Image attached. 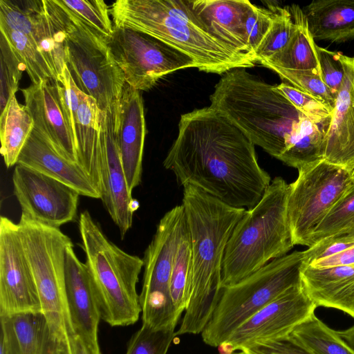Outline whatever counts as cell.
Segmentation results:
<instances>
[{"instance_id": "681fc988", "label": "cell", "mask_w": 354, "mask_h": 354, "mask_svg": "<svg viewBox=\"0 0 354 354\" xmlns=\"http://www.w3.org/2000/svg\"><path fill=\"white\" fill-rule=\"evenodd\" d=\"M0 354H19V352L10 336L1 330Z\"/></svg>"}, {"instance_id": "603a6c76", "label": "cell", "mask_w": 354, "mask_h": 354, "mask_svg": "<svg viewBox=\"0 0 354 354\" xmlns=\"http://www.w3.org/2000/svg\"><path fill=\"white\" fill-rule=\"evenodd\" d=\"M301 281L317 308H334L354 319V266H303Z\"/></svg>"}, {"instance_id": "cb8c5ba5", "label": "cell", "mask_w": 354, "mask_h": 354, "mask_svg": "<svg viewBox=\"0 0 354 354\" xmlns=\"http://www.w3.org/2000/svg\"><path fill=\"white\" fill-rule=\"evenodd\" d=\"M302 10L315 41L354 39V0L313 1Z\"/></svg>"}, {"instance_id": "db71d44e", "label": "cell", "mask_w": 354, "mask_h": 354, "mask_svg": "<svg viewBox=\"0 0 354 354\" xmlns=\"http://www.w3.org/2000/svg\"><path fill=\"white\" fill-rule=\"evenodd\" d=\"M64 354H66V350H65V353H64Z\"/></svg>"}, {"instance_id": "5bb4252c", "label": "cell", "mask_w": 354, "mask_h": 354, "mask_svg": "<svg viewBox=\"0 0 354 354\" xmlns=\"http://www.w3.org/2000/svg\"><path fill=\"white\" fill-rule=\"evenodd\" d=\"M316 308L301 284L292 286L243 322L219 347H224V354H231L260 342L288 335Z\"/></svg>"}, {"instance_id": "2e32d148", "label": "cell", "mask_w": 354, "mask_h": 354, "mask_svg": "<svg viewBox=\"0 0 354 354\" xmlns=\"http://www.w3.org/2000/svg\"><path fill=\"white\" fill-rule=\"evenodd\" d=\"M100 194L109 214L123 239L133 223L139 203L129 192L123 170L117 138V104L100 110Z\"/></svg>"}, {"instance_id": "9a60e30c", "label": "cell", "mask_w": 354, "mask_h": 354, "mask_svg": "<svg viewBox=\"0 0 354 354\" xmlns=\"http://www.w3.org/2000/svg\"><path fill=\"white\" fill-rule=\"evenodd\" d=\"M41 312L35 279L19 232L18 224L0 220V317Z\"/></svg>"}, {"instance_id": "8fae6325", "label": "cell", "mask_w": 354, "mask_h": 354, "mask_svg": "<svg viewBox=\"0 0 354 354\" xmlns=\"http://www.w3.org/2000/svg\"><path fill=\"white\" fill-rule=\"evenodd\" d=\"M298 172L289 184L288 215L294 245L308 247L316 228L354 183V171L323 160Z\"/></svg>"}, {"instance_id": "6da1fadb", "label": "cell", "mask_w": 354, "mask_h": 354, "mask_svg": "<svg viewBox=\"0 0 354 354\" xmlns=\"http://www.w3.org/2000/svg\"><path fill=\"white\" fill-rule=\"evenodd\" d=\"M254 146L220 111L196 109L180 115L163 166L180 186H195L230 206L250 209L272 180Z\"/></svg>"}, {"instance_id": "ffe728a7", "label": "cell", "mask_w": 354, "mask_h": 354, "mask_svg": "<svg viewBox=\"0 0 354 354\" xmlns=\"http://www.w3.org/2000/svg\"><path fill=\"white\" fill-rule=\"evenodd\" d=\"M344 75L326 133L324 160L354 171V57L340 53Z\"/></svg>"}, {"instance_id": "b9f144b4", "label": "cell", "mask_w": 354, "mask_h": 354, "mask_svg": "<svg viewBox=\"0 0 354 354\" xmlns=\"http://www.w3.org/2000/svg\"><path fill=\"white\" fill-rule=\"evenodd\" d=\"M61 103L75 142V123L82 91L75 84L66 64L57 77Z\"/></svg>"}, {"instance_id": "c3c4849f", "label": "cell", "mask_w": 354, "mask_h": 354, "mask_svg": "<svg viewBox=\"0 0 354 354\" xmlns=\"http://www.w3.org/2000/svg\"><path fill=\"white\" fill-rule=\"evenodd\" d=\"M309 266L319 268L335 266H354V246L335 255L314 261Z\"/></svg>"}, {"instance_id": "ee69618b", "label": "cell", "mask_w": 354, "mask_h": 354, "mask_svg": "<svg viewBox=\"0 0 354 354\" xmlns=\"http://www.w3.org/2000/svg\"><path fill=\"white\" fill-rule=\"evenodd\" d=\"M320 75L324 83L335 97L342 84L344 70L340 52L316 46Z\"/></svg>"}, {"instance_id": "d6a6232c", "label": "cell", "mask_w": 354, "mask_h": 354, "mask_svg": "<svg viewBox=\"0 0 354 354\" xmlns=\"http://www.w3.org/2000/svg\"><path fill=\"white\" fill-rule=\"evenodd\" d=\"M2 33L24 64L32 84L57 79L37 44L27 35L0 26Z\"/></svg>"}, {"instance_id": "ba28073f", "label": "cell", "mask_w": 354, "mask_h": 354, "mask_svg": "<svg viewBox=\"0 0 354 354\" xmlns=\"http://www.w3.org/2000/svg\"><path fill=\"white\" fill-rule=\"evenodd\" d=\"M17 224L41 312L57 339L66 344L68 336L73 334L65 290L66 252L72 241L59 228L22 216Z\"/></svg>"}, {"instance_id": "83f0119b", "label": "cell", "mask_w": 354, "mask_h": 354, "mask_svg": "<svg viewBox=\"0 0 354 354\" xmlns=\"http://www.w3.org/2000/svg\"><path fill=\"white\" fill-rule=\"evenodd\" d=\"M289 8L295 24L292 37L284 48L259 64L263 66L314 71L320 73L317 44L309 31L304 13L297 5H292Z\"/></svg>"}, {"instance_id": "f5cc1de1", "label": "cell", "mask_w": 354, "mask_h": 354, "mask_svg": "<svg viewBox=\"0 0 354 354\" xmlns=\"http://www.w3.org/2000/svg\"><path fill=\"white\" fill-rule=\"evenodd\" d=\"M231 354H245L243 351H241L239 353H231Z\"/></svg>"}, {"instance_id": "d6986e66", "label": "cell", "mask_w": 354, "mask_h": 354, "mask_svg": "<svg viewBox=\"0 0 354 354\" xmlns=\"http://www.w3.org/2000/svg\"><path fill=\"white\" fill-rule=\"evenodd\" d=\"M65 290L73 334L98 342L101 316L92 277L86 263L75 254L73 243L66 252Z\"/></svg>"}, {"instance_id": "484cf974", "label": "cell", "mask_w": 354, "mask_h": 354, "mask_svg": "<svg viewBox=\"0 0 354 354\" xmlns=\"http://www.w3.org/2000/svg\"><path fill=\"white\" fill-rule=\"evenodd\" d=\"M100 109L95 99L81 93L75 123L77 163L89 175L100 193ZM101 195V194H100Z\"/></svg>"}, {"instance_id": "1f68e13d", "label": "cell", "mask_w": 354, "mask_h": 354, "mask_svg": "<svg viewBox=\"0 0 354 354\" xmlns=\"http://www.w3.org/2000/svg\"><path fill=\"white\" fill-rule=\"evenodd\" d=\"M192 272V243L185 218L176 249L170 280L171 299L177 313L180 316L185 310L188 303Z\"/></svg>"}, {"instance_id": "74e56055", "label": "cell", "mask_w": 354, "mask_h": 354, "mask_svg": "<svg viewBox=\"0 0 354 354\" xmlns=\"http://www.w3.org/2000/svg\"><path fill=\"white\" fill-rule=\"evenodd\" d=\"M265 67L275 72L288 84L314 96L333 110L336 97L324 83L318 71L285 69L272 66Z\"/></svg>"}, {"instance_id": "e0dca14e", "label": "cell", "mask_w": 354, "mask_h": 354, "mask_svg": "<svg viewBox=\"0 0 354 354\" xmlns=\"http://www.w3.org/2000/svg\"><path fill=\"white\" fill-rule=\"evenodd\" d=\"M21 93L34 122L33 129L59 154L77 163L75 142L61 103L57 79L32 84Z\"/></svg>"}, {"instance_id": "d4e9b609", "label": "cell", "mask_w": 354, "mask_h": 354, "mask_svg": "<svg viewBox=\"0 0 354 354\" xmlns=\"http://www.w3.org/2000/svg\"><path fill=\"white\" fill-rule=\"evenodd\" d=\"M1 330L13 341L19 354H53L59 342L42 312H24L0 317Z\"/></svg>"}, {"instance_id": "d590c367", "label": "cell", "mask_w": 354, "mask_h": 354, "mask_svg": "<svg viewBox=\"0 0 354 354\" xmlns=\"http://www.w3.org/2000/svg\"><path fill=\"white\" fill-rule=\"evenodd\" d=\"M270 8L272 12V21L255 52L258 63L268 59L284 48L295 30V24L290 8L277 6H270Z\"/></svg>"}, {"instance_id": "7402d4cb", "label": "cell", "mask_w": 354, "mask_h": 354, "mask_svg": "<svg viewBox=\"0 0 354 354\" xmlns=\"http://www.w3.org/2000/svg\"><path fill=\"white\" fill-rule=\"evenodd\" d=\"M190 4L209 34L234 51L256 59L248 45L243 28L250 1L190 0Z\"/></svg>"}, {"instance_id": "60d3db41", "label": "cell", "mask_w": 354, "mask_h": 354, "mask_svg": "<svg viewBox=\"0 0 354 354\" xmlns=\"http://www.w3.org/2000/svg\"><path fill=\"white\" fill-rule=\"evenodd\" d=\"M277 89L306 118L315 123L331 118L333 110L314 96L286 82L277 85Z\"/></svg>"}, {"instance_id": "277c9868", "label": "cell", "mask_w": 354, "mask_h": 354, "mask_svg": "<svg viewBox=\"0 0 354 354\" xmlns=\"http://www.w3.org/2000/svg\"><path fill=\"white\" fill-rule=\"evenodd\" d=\"M209 100L211 107L224 113L254 145L277 159L290 145L302 115L277 85L244 68L224 73Z\"/></svg>"}, {"instance_id": "5b68a950", "label": "cell", "mask_w": 354, "mask_h": 354, "mask_svg": "<svg viewBox=\"0 0 354 354\" xmlns=\"http://www.w3.org/2000/svg\"><path fill=\"white\" fill-rule=\"evenodd\" d=\"M289 184L280 176L271 180L262 198L247 209L227 241L221 288L234 284L294 247L288 215Z\"/></svg>"}, {"instance_id": "4dcf8cb0", "label": "cell", "mask_w": 354, "mask_h": 354, "mask_svg": "<svg viewBox=\"0 0 354 354\" xmlns=\"http://www.w3.org/2000/svg\"><path fill=\"white\" fill-rule=\"evenodd\" d=\"M290 335L312 354H354L353 349L339 335L313 314L297 326Z\"/></svg>"}, {"instance_id": "7c38bea8", "label": "cell", "mask_w": 354, "mask_h": 354, "mask_svg": "<svg viewBox=\"0 0 354 354\" xmlns=\"http://www.w3.org/2000/svg\"><path fill=\"white\" fill-rule=\"evenodd\" d=\"M106 43L125 82L140 91L151 89L168 74L196 68L189 56L139 31L113 26Z\"/></svg>"}, {"instance_id": "816d5d0a", "label": "cell", "mask_w": 354, "mask_h": 354, "mask_svg": "<svg viewBox=\"0 0 354 354\" xmlns=\"http://www.w3.org/2000/svg\"><path fill=\"white\" fill-rule=\"evenodd\" d=\"M65 349H66V345L63 348L54 352L53 354H64Z\"/></svg>"}, {"instance_id": "f6af8a7d", "label": "cell", "mask_w": 354, "mask_h": 354, "mask_svg": "<svg viewBox=\"0 0 354 354\" xmlns=\"http://www.w3.org/2000/svg\"><path fill=\"white\" fill-rule=\"evenodd\" d=\"M354 246V232L324 238L304 251V264L338 254Z\"/></svg>"}, {"instance_id": "f35d334b", "label": "cell", "mask_w": 354, "mask_h": 354, "mask_svg": "<svg viewBox=\"0 0 354 354\" xmlns=\"http://www.w3.org/2000/svg\"><path fill=\"white\" fill-rule=\"evenodd\" d=\"M62 3L106 39L113 32L109 8L102 0H60Z\"/></svg>"}, {"instance_id": "4fadbf2b", "label": "cell", "mask_w": 354, "mask_h": 354, "mask_svg": "<svg viewBox=\"0 0 354 354\" xmlns=\"http://www.w3.org/2000/svg\"><path fill=\"white\" fill-rule=\"evenodd\" d=\"M22 217L59 228L77 216L80 194L67 185L21 165L12 174Z\"/></svg>"}, {"instance_id": "ab89813d", "label": "cell", "mask_w": 354, "mask_h": 354, "mask_svg": "<svg viewBox=\"0 0 354 354\" xmlns=\"http://www.w3.org/2000/svg\"><path fill=\"white\" fill-rule=\"evenodd\" d=\"M175 330H155L142 324L129 341L125 354H167Z\"/></svg>"}, {"instance_id": "836d02e7", "label": "cell", "mask_w": 354, "mask_h": 354, "mask_svg": "<svg viewBox=\"0 0 354 354\" xmlns=\"http://www.w3.org/2000/svg\"><path fill=\"white\" fill-rule=\"evenodd\" d=\"M43 6V0H0V26L23 33L34 40Z\"/></svg>"}, {"instance_id": "7dc6e473", "label": "cell", "mask_w": 354, "mask_h": 354, "mask_svg": "<svg viewBox=\"0 0 354 354\" xmlns=\"http://www.w3.org/2000/svg\"><path fill=\"white\" fill-rule=\"evenodd\" d=\"M66 350V354H101L98 342H89L75 334L68 336Z\"/></svg>"}, {"instance_id": "4316f807", "label": "cell", "mask_w": 354, "mask_h": 354, "mask_svg": "<svg viewBox=\"0 0 354 354\" xmlns=\"http://www.w3.org/2000/svg\"><path fill=\"white\" fill-rule=\"evenodd\" d=\"M43 10L33 39L57 77L65 64L68 13L60 0H43Z\"/></svg>"}, {"instance_id": "e575fe53", "label": "cell", "mask_w": 354, "mask_h": 354, "mask_svg": "<svg viewBox=\"0 0 354 354\" xmlns=\"http://www.w3.org/2000/svg\"><path fill=\"white\" fill-rule=\"evenodd\" d=\"M352 232H354V183L316 228L308 247L324 238Z\"/></svg>"}, {"instance_id": "ac0fdd59", "label": "cell", "mask_w": 354, "mask_h": 354, "mask_svg": "<svg viewBox=\"0 0 354 354\" xmlns=\"http://www.w3.org/2000/svg\"><path fill=\"white\" fill-rule=\"evenodd\" d=\"M117 138L129 192L141 182L146 124L140 91L125 82L117 104Z\"/></svg>"}, {"instance_id": "f1b7e54d", "label": "cell", "mask_w": 354, "mask_h": 354, "mask_svg": "<svg viewBox=\"0 0 354 354\" xmlns=\"http://www.w3.org/2000/svg\"><path fill=\"white\" fill-rule=\"evenodd\" d=\"M330 119L315 123L302 114L290 145L278 160L298 171L324 160Z\"/></svg>"}, {"instance_id": "52a82bcc", "label": "cell", "mask_w": 354, "mask_h": 354, "mask_svg": "<svg viewBox=\"0 0 354 354\" xmlns=\"http://www.w3.org/2000/svg\"><path fill=\"white\" fill-rule=\"evenodd\" d=\"M304 251L277 258L239 282L222 288L216 307L201 333L219 347L248 319L292 286L301 284Z\"/></svg>"}, {"instance_id": "7a4b0ae2", "label": "cell", "mask_w": 354, "mask_h": 354, "mask_svg": "<svg viewBox=\"0 0 354 354\" xmlns=\"http://www.w3.org/2000/svg\"><path fill=\"white\" fill-rule=\"evenodd\" d=\"M182 205L192 255L189 297L176 335L199 334L211 319L221 292L224 252L246 209L230 206L203 190L183 186Z\"/></svg>"}, {"instance_id": "8d00e7d4", "label": "cell", "mask_w": 354, "mask_h": 354, "mask_svg": "<svg viewBox=\"0 0 354 354\" xmlns=\"http://www.w3.org/2000/svg\"><path fill=\"white\" fill-rule=\"evenodd\" d=\"M24 71V64L0 32V113L15 95Z\"/></svg>"}, {"instance_id": "9c48e42d", "label": "cell", "mask_w": 354, "mask_h": 354, "mask_svg": "<svg viewBox=\"0 0 354 354\" xmlns=\"http://www.w3.org/2000/svg\"><path fill=\"white\" fill-rule=\"evenodd\" d=\"M63 6L68 13L65 64L80 90L104 111L119 101L125 84L123 73L106 38Z\"/></svg>"}, {"instance_id": "3957f363", "label": "cell", "mask_w": 354, "mask_h": 354, "mask_svg": "<svg viewBox=\"0 0 354 354\" xmlns=\"http://www.w3.org/2000/svg\"><path fill=\"white\" fill-rule=\"evenodd\" d=\"M109 12L114 27L139 31L162 41L192 58L199 71L224 74L258 63L209 34L190 0H118Z\"/></svg>"}, {"instance_id": "30bf717a", "label": "cell", "mask_w": 354, "mask_h": 354, "mask_svg": "<svg viewBox=\"0 0 354 354\" xmlns=\"http://www.w3.org/2000/svg\"><path fill=\"white\" fill-rule=\"evenodd\" d=\"M183 205L160 220L143 258L144 274L139 295L142 324L155 330H175L180 315L170 293V280L177 243L185 221Z\"/></svg>"}, {"instance_id": "8992f818", "label": "cell", "mask_w": 354, "mask_h": 354, "mask_svg": "<svg viewBox=\"0 0 354 354\" xmlns=\"http://www.w3.org/2000/svg\"><path fill=\"white\" fill-rule=\"evenodd\" d=\"M78 227L101 319L111 326L135 324L141 313L136 285L143 259L111 242L88 211L80 214Z\"/></svg>"}, {"instance_id": "bcb514c9", "label": "cell", "mask_w": 354, "mask_h": 354, "mask_svg": "<svg viewBox=\"0 0 354 354\" xmlns=\"http://www.w3.org/2000/svg\"><path fill=\"white\" fill-rule=\"evenodd\" d=\"M240 351L245 354H312L290 335L260 342Z\"/></svg>"}, {"instance_id": "f907efd6", "label": "cell", "mask_w": 354, "mask_h": 354, "mask_svg": "<svg viewBox=\"0 0 354 354\" xmlns=\"http://www.w3.org/2000/svg\"><path fill=\"white\" fill-rule=\"evenodd\" d=\"M337 331L342 339L354 349V324L344 330Z\"/></svg>"}, {"instance_id": "7bdbcfd3", "label": "cell", "mask_w": 354, "mask_h": 354, "mask_svg": "<svg viewBox=\"0 0 354 354\" xmlns=\"http://www.w3.org/2000/svg\"><path fill=\"white\" fill-rule=\"evenodd\" d=\"M272 21L271 10L251 4L245 15L243 28L248 45L254 55L270 28Z\"/></svg>"}, {"instance_id": "f546056e", "label": "cell", "mask_w": 354, "mask_h": 354, "mask_svg": "<svg viewBox=\"0 0 354 354\" xmlns=\"http://www.w3.org/2000/svg\"><path fill=\"white\" fill-rule=\"evenodd\" d=\"M34 128V122L25 106L12 96L0 113L1 153L9 168L17 162L26 140Z\"/></svg>"}, {"instance_id": "44dd1931", "label": "cell", "mask_w": 354, "mask_h": 354, "mask_svg": "<svg viewBox=\"0 0 354 354\" xmlns=\"http://www.w3.org/2000/svg\"><path fill=\"white\" fill-rule=\"evenodd\" d=\"M17 165L53 178L72 187L80 196L101 198L93 180L82 167L59 154L34 129L20 152Z\"/></svg>"}]
</instances>
